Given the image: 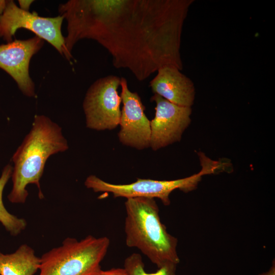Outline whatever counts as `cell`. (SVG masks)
<instances>
[{
  "mask_svg": "<svg viewBox=\"0 0 275 275\" xmlns=\"http://www.w3.org/2000/svg\"><path fill=\"white\" fill-rule=\"evenodd\" d=\"M191 1L70 0L59 6L67 21L68 52L83 39L96 41L117 68L143 80L160 67L182 69L183 24Z\"/></svg>",
  "mask_w": 275,
  "mask_h": 275,
  "instance_id": "obj_1",
  "label": "cell"
},
{
  "mask_svg": "<svg viewBox=\"0 0 275 275\" xmlns=\"http://www.w3.org/2000/svg\"><path fill=\"white\" fill-rule=\"evenodd\" d=\"M68 149L61 128L44 115H35L32 128L12 157L14 163L12 173L13 187L8 196L12 203H24L29 184L39 189V197L43 198L40 180L45 164L50 156Z\"/></svg>",
  "mask_w": 275,
  "mask_h": 275,
  "instance_id": "obj_2",
  "label": "cell"
},
{
  "mask_svg": "<svg viewBox=\"0 0 275 275\" xmlns=\"http://www.w3.org/2000/svg\"><path fill=\"white\" fill-rule=\"evenodd\" d=\"M124 231L126 244L135 248L167 275H176L180 262L177 239L170 234L161 222L158 207L154 198L126 199Z\"/></svg>",
  "mask_w": 275,
  "mask_h": 275,
  "instance_id": "obj_3",
  "label": "cell"
},
{
  "mask_svg": "<svg viewBox=\"0 0 275 275\" xmlns=\"http://www.w3.org/2000/svg\"><path fill=\"white\" fill-rule=\"evenodd\" d=\"M110 244L107 237L88 235L78 240L66 238L62 244L40 257L39 275H91L101 270L100 264Z\"/></svg>",
  "mask_w": 275,
  "mask_h": 275,
  "instance_id": "obj_4",
  "label": "cell"
},
{
  "mask_svg": "<svg viewBox=\"0 0 275 275\" xmlns=\"http://www.w3.org/2000/svg\"><path fill=\"white\" fill-rule=\"evenodd\" d=\"M199 159L202 166L200 172L184 178L173 180L138 178L131 183L116 184L105 182L91 175L87 178L85 185L95 192L110 193L115 198H156L164 205H169L170 204L169 196L173 190L179 189L184 192L191 191L196 187L202 176L217 172L219 169L217 161L204 155H200Z\"/></svg>",
  "mask_w": 275,
  "mask_h": 275,
  "instance_id": "obj_5",
  "label": "cell"
},
{
  "mask_svg": "<svg viewBox=\"0 0 275 275\" xmlns=\"http://www.w3.org/2000/svg\"><path fill=\"white\" fill-rule=\"evenodd\" d=\"M64 17L59 15L53 17H42L36 12L20 9L13 1H7L0 18V37L7 42L17 30L25 29L50 44L63 56L71 61L72 56L67 52L61 28Z\"/></svg>",
  "mask_w": 275,
  "mask_h": 275,
  "instance_id": "obj_6",
  "label": "cell"
},
{
  "mask_svg": "<svg viewBox=\"0 0 275 275\" xmlns=\"http://www.w3.org/2000/svg\"><path fill=\"white\" fill-rule=\"evenodd\" d=\"M120 86V78L111 75L97 79L89 88L83 102L88 128L112 130L119 125L122 102L118 92Z\"/></svg>",
  "mask_w": 275,
  "mask_h": 275,
  "instance_id": "obj_7",
  "label": "cell"
},
{
  "mask_svg": "<svg viewBox=\"0 0 275 275\" xmlns=\"http://www.w3.org/2000/svg\"><path fill=\"white\" fill-rule=\"evenodd\" d=\"M151 100L155 102V114L150 121V147L156 151L179 142L190 123L191 107L174 104L154 94Z\"/></svg>",
  "mask_w": 275,
  "mask_h": 275,
  "instance_id": "obj_8",
  "label": "cell"
},
{
  "mask_svg": "<svg viewBox=\"0 0 275 275\" xmlns=\"http://www.w3.org/2000/svg\"><path fill=\"white\" fill-rule=\"evenodd\" d=\"M121 98L123 103L118 133L124 145L143 150L150 147V121L144 113L145 107L136 92L128 88L126 79L120 78Z\"/></svg>",
  "mask_w": 275,
  "mask_h": 275,
  "instance_id": "obj_9",
  "label": "cell"
},
{
  "mask_svg": "<svg viewBox=\"0 0 275 275\" xmlns=\"http://www.w3.org/2000/svg\"><path fill=\"white\" fill-rule=\"evenodd\" d=\"M43 44V40L35 35L0 45V68L13 78L21 92L28 97L35 96V84L29 73L30 61Z\"/></svg>",
  "mask_w": 275,
  "mask_h": 275,
  "instance_id": "obj_10",
  "label": "cell"
},
{
  "mask_svg": "<svg viewBox=\"0 0 275 275\" xmlns=\"http://www.w3.org/2000/svg\"><path fill=\"white\" fill-rule=\"evenodd\" d=\"M157 72L150 82L154 94L174 104L191 107L196 94L193 81L174 66H162Z\"/></svg>",
  "mask_w": 275,
  "mask_h": 275,
  "instance_id": "obj_11",
  "label": "cell"
},
{
  "mask_svg": "<svg viewBox=\"0 0 275 275\" xmlns=\"http://www.w3.org/2000/svg\"><path fill=\"white\" fill-rule=\"evenodd\" d=\"M40 257L26 244L10 254L0 252V275H34L38 270Z\"/></svg>",
  "mask_w": 275,
  "mask_h": 275,
  "instance_id": "obj_12",
  "label": "cell"
},
{
  "mask_svg": "<svg viewBox=\"0 0 275 275\" xmlns=\"http://www.w3.org/2000/svg\"><path fill=\"white\" fill-rule=\"evenodd\" d=\"M12 167L7 164L4 168L0 177V222L12 236H17L25 229L26 221L11 214L6 209L3 201L5 186L12 176Z\"/></svg>",
  "mask_w": 275,
  "mask_h": 275,
  "instance_id": "obj_13",
  "label": "cell"
},
{
  "mask_svg": "<svg viewBox=\"0 0 275 275\" xmlns=\"http://www.w3.org/2000/svg\"><path fill=\"white\" fill-rule=\"evenodd\" d=\"M124 268L128 275H167L166 270L163 268L158 269L154 273L146 272L144 269L142 257L137 253H133L125 259Z\"/></svg>",
  "mask_w": 275,
  "mask_h": 275,
  "instance_id": "obj_14",
  "label": "cell"
},
{
  "mask_svg": "<svg viewBox=\"0 0 275 275\" xmlns=\"http://www.w3.org/2000/svg\"><path fill=\"white\" fill-rule=\"evenodd\" d=\"M99 275H128L126 270L123 268H112L108 270H101Z\"/></svg>",
  "mask_w": 275,
  "mask_h": 275,
  "instance_id": "obj_15",
  "label": "cell"
},
{
  "mask_svg": "<svg viewBox=\"0 0 275 275\" xmlns=\"http://www.w3.org/2000/svg\"><path fill=\"white\" fill-rule=\"evenodd\" d=\"M34 1H18L19 8L23 10L29 11L30 7Z\"/></svg>",
  "mask_w": 275,
  "mask_h": 275,
  "instance_id": "obj_16",
  "label": "cell"
},
{
  "mask_svg": "<svg viewBox=\"0 0 275 275\" xmlns=\"http://www.w3.org/2000/svg\"><path fill=\"white\" fill-rule=\"evenodd\" d=\"M259 275H275L274 264L273 263L271 267L267 272L260 274Z\"/></svg>",
  "mask_w": 275,
  "mask_h": 275,
  "instance_id": "obj_17",
  "label": "cell"
},
{
  "mask_svg": "<svg viewBox=\"0 0 275 275\" xmlns=\"http://www.w3.org/2000/svg\"><path fill=\"white\" fill-rule=\"evenodd\" d=\"M6 3L7 1L0 0V18L5 8Z\"/></svg>",
  "mask_w": 275,
  "mask_h": 275,
  "instance_id": "obj_18",
  "label": "cell"
},
{
  "mask_svg": "<svg viewBox=\"0 0 275 275\" xmlns=\"http://www.w3.org/2000/svg\"><path fill=\"white\" fill-rule=\"evenodd\" d=\"M100 270L99 271H98V272H95V273H93V274H91V275H99V272H100Z\"/></svg>",
  "mask_w": 275,
  "mask_h": 275,
  "instance_id": "obj_19",
  "label": "cell"
}]
</instances>
